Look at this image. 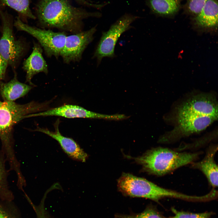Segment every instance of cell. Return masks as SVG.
<instances>
[{
    "mask_svg": "<svg viewBox=\"0 0 218 218\" xmlns=\"http://www.w3.org/2000/svg\"><path fill=\"white\" fill-rule=\"evenodd\" d=\"M193 113L218 117V102L210 93L193 94L184 100L176 110L174 118Z\"/></svg>",
    "mask_w": 218,
    "mask_h": 218,
    "instance_id": "obj_8",
    "label": "cell"
},
{
    "mask_svg": "<svg viewBox=\"0 0 218 218\" xmlns=\"http://www.w3.org/2000/svg\"><path fill=\"white\" fill-rule=\"evenodd\" d=\"M36 11L42 28H56L73 34L83 31L84 19L101 16L98 12H89L74 7L69 0H40Z\"/></svg>",
    "mask_w": 218,
    "mask_h": 218,
    "instance_id": "obj_1",
    "label": "cell"
},
{
    "mask_svg": "<svg viewBox=\"0 0 218 218\" xmlns=\"http://www.w3.org/2000/svg\"><path fill=\"white\" fill-rule=\"evenodd\" d=\"M217 119L218 117L202 115L176 120L173 129L162 136L159 141L162 143H170L182 138L199 133Z\"/></svg>",
    "mask_w": 218,
    "mask_h": 218,
    "instance_id": "obj_7",
    "label": "cell"
},
{
    "mask_svg": "<svg viewBox=\"0 0 218 218\" xmlns=\"http://www.w3.org/2000/svg\"><path fill=\"white\" fill-rule=\"evenodd\" d=\"M115 218H165L155 206L149 204L142 212L130 214L116 213Z\"/></svg>",
    "mask_w": 218,
    "mask_h": 218,
    "instance_id": "obj_19",
    "label": "cell"
},
{
    "mask_svg": "<svg viewBox=\"0 0 218 218\" xmlns=\"http://www.w3.org/2000/svg\"><path fill=\"white\" fill-rule=\"evenodd\" d=\"M200 153L178 152L163 147L154 148L142 156L133 158L148 173L162 176L183 166L190 164L197 159Z\"/></svg>",
    "mask_w": 218,
    "mask_h": 218,
    "instance_id": "obj_3",
    "label": "cell"
},
{
    "mask_svg": "<svg viewBox=\"0 0 218 218\" xmlns=\"http://www.w3.org/2000/svg\"><path fill=\"white\" fill-rule=\"evenodd\" d=\"M171 210L174 215L167 217H165V218H210L215 213L211 211L193 213L179 211L173 207H171Z\"/></svg>",
    "mask_w": 218,
    "mask_h": 218,
    "instance_id": "obj_21",
    "label": "cell"
},
{
    "mask_svg": "<svg viewBox=\"0 0 218 218\" xmlns=\"http://www.w3.org/2000/svg\"><path fill=\"white\" fill-rule=\"evenodd\" d=\"M8 65L7 62L0 53V80L5 78Z\"/></svg>",
    "mask_w": 218,
    "mask_h": 218,
    "instance_id": "obj_25",
    "label": "cell"
},
{
    "mask_svg": "<svg viewBox=\"0 0 218 218\" xmlns=\"http://www.w3.org/2000/svg\"><path fill=\"white\" fill-rule=\"evenodd\" d=\"M42 107V104L33 101L20 104L0 100L1 150L8 163L10 170L17 171L21 167L14 149V127L22 119L26 118L27 115L40 111Z\"/></svg>",
    "mask_w": 218,
    "mask_h": 218,
    "instance_id": "obj_2",
    "label": "cell"
},
{
    "mask_svg": "<svg viewBox=\"0 0 218 218\" xmlns=\"http://www.w3.org/2000/svg\"><path fill=\"white\" fill-rule=\"evenodd\" d=\"M96 31V27H94L88 30L67 36L60 55L63 61L69 64L80 61L85 49L93 41Z\"/></svg>",
    "mask_w": 218,
    "mask_h": 218,
    "instance_id": "obj_10",
    "label": "cell"
},
{
    "mask_svg": "<svg viewBox=\"0 0 218 218\" xmlns=\"http://www.w3.org/2000/svg\"><path fill=\"white\" fill-rule=\"evenodd\" d=\"M14 26L18 30L26 32L36 38L48 57L58 58L60 56L67 36L65 32L31 26L23 22L19 17L15 20Z\"/></svg>",
    "mask_w": 218,
    "mask_h": 218,
    "instance_id": "obj_5",
    "label": "cell"
},
{
    "mask_svg": "<svg viewBox=\"0 0 218 218\" xmlns=\"http://www.w3.org/2000/svg\"><path fill=\"white\" fill-rule=\"evenodd\" d=\"M32 88L31 85L19 81L16 75L8 82L0 81V94L3 101L14 102L27 94Z\"/></svg>",
    "mask_w": 218,
    "mask_h": 218,
    "instance_id": "obj_15",
    "label": "cell"
},
{
    "mask_svg": "<svg viewBox=\"0 0 218 218\" xmlns=\"http://www.w3.org/2000/svg\"><path fill=\"white\" fill-rule=\"evenodd\" d=\"M46 197V194H45L41 203L38 206L34 204L31 200L28 201L35 212L36 218H53L49 215L45 208L44 202Z\"/></svg>",
    "mask_w": 218,
    "mask_h": 218,
    "instance_id": "obj_23",
    "label": "cell"
},
{
    "mask_svg": "<svg viewBox=\"0 0 218 218\" xmlns=\"http://www.w3.org/2000/svg\"><path fill=\"white\" fill-rule=\"evenodd\" d=\"M217 150V146H211L202 160L190 164L192 168L199 170L204 174L213 189L218 186V166L214 160V156Z\"/></svg>",
    "mask_w": 218,
    "mask_h": 218,
    "instance_id": "obj_14",
    "label": "cell"
},
{
    "mask_svg": "<svg viewBox=\"0 0 218 218\" xmlns=\"http://www.w3.org/2000/svg\"><path fill=\"white\" fill-rule=\"evenodd\" d=\"M6 159L2 150L0 151V199L11 202L14 199L8 181V172L5 167Z\"/></svg>",
    "mask_w": 218,
    "mask_h": 218,
    "instance_id": "obj_18",
    "label": "cell"
},
{
    "mask_svg": "<svg viewBox=\"0 0 218 218\" xmlns=\"http://www.w3.org/2000/svg\"><path fill=\"white\" fill-rule=\"evenodd\" d=\"M119 191L130 197L149 199L157 203L166 198L178 199V192L159 186L144 178L129 173H123L117 181Z\"/></svg>",
    "mask_w": 218,
    "mask_h": 218,
    "instance_id": "obj_4",
    "label": "cell"
},
{
    "mask_svg": "<svg viewBox=\"0 0 218 218\" xmlns=\"http://www.w3.org/2000/svg\"><path fill=\"white\" fill-rule=\"evenodd\" d=\"M218 3L216 0H208L196 16L195 21L198 26L214 27L218 24Z\"/></svg>",
    "mask_w": 218,
    "mask_h": 218,
    "instance_id": "obj_16",
    "label": "cell"
},
{
    "mask_svg": "<svg viewBox=\"0 0 218 218\" xmlns=\"http://www.w3.org/2000/svg\"><path fill=\"white\" fill-rule=\"evenodd\" d=\"M0 202V218H18L15 215Z\"/></svg>",
    "mask_w": 218,
    "mask_h": 218,
    "instance_id": "obj_24",
    "label": "cell"
},
{
    "mask_svg": "<svg viewBox=\"0 0 218 218\" xmlns=\"http://www.w3.org/2000/svg\"><path fill=\"white\" fill-rule=\"evenodd\" d=\"M4 4L15 10L22 16L35 19L30 8V0H2Z\"/></svg>",
    "mask_w": 218,
    "mask_h": 218,
    "instance_id": "obj_20",
    "label": "cell"
},
{
    "mask_svg": "<svg viewBox=\"0 0 218 218\" xmlns=\"http://www.w3.org/2000/svg\"><path fill=\"white\" fill-rule=\"evenodd\" d=\"M181 0H146L147 5L154 13L170 16L179 10Z\"/></svg>",
    "mask_w": 218,
    "mask_h": 218,
    "instance_id": "obj_17",
    "label": "cell"
},
{
    "mask_svg": "<svg viewBox=\"0 0 218 218\" xmlns=\"http://www.w3.org/2000/svg\"><path fill=\"white\" fill-rule=\"evenodd\" d=\"M138 18L126 14L112 25L108 31L102 32L93 55L98 64L104 57H114L115 47L118 39L123 33L131 28L130 24Z\"/></svg>",
    "mask_w": 218,
    "mask_h": 218,
    "instance_id": "obj_6",
    "label": "cell"
},
{
    "mask_svg": "<svg viewBox=\"0 0 218 218\" xmlns=\"http://www.w3.org/2000/svg\"><path fill=\"white\" fill-rule=\"evenodd\" d=\"M42 49L40 45L34 44L32 52L23 63V68L25 71L26 81L31 85L33 77L40 72L48 73V65L42 55Z\"/></svg>",
    "mask_w": 218,
    "mask_h": 218,
    "instance_id": "obj_13",
    "label": "cell"
},
{
    "mask_svg": "<svg viewBox=\"0 0 218 218\" xmlns=\"http://www.w3.org/2000/svg\"><path fill=\"white\" fill-rule=\"evenodd\" d=\"M0 14L2 22V33L0 39V53L8 64L14 67L24 52V45L20 40L15 39L10 17L0 9Z\"/></svg>",
    "mask_w": 218,
    "mask_h": 218,
    "instance_id": "obj_9",
    "label": "cell"
},
{
    "mask_svg": "<svg viewBox=\"0 0 218 218\" xmlns=\"http://www.w3.org/2000/svg\"><path fill=\"white\" fill-rule=\"evenodd\" d=\"M52 116L68 118H85L116 121L124 120L125 118V115L123 114H104L87 110L77 105L69 104L53 108L43 112L30 114L27 115V118Z\"/></svg>",
    "mask_w": 218,
    "mask_h": 218,
    "instance_id": "obj_11",
    "label": "cell"
},
{
    "mask_svg": "<svg viewBox=\"0 0 218 218\" xmlns=\"http://www.w3.org/2000/svg\"><path fill=\"white\" fill-rule=\"evenodd\" d=\"M208 0H187V10L191 14L196 15Z\"/></svg>",
    "mask_w": 218,
    "mask_h": 218,
    "instance_id": "obj_22",
    "label": "cell"
},
{
    "mask_svg": "<svg viewBox=\"0 0 218 218\" xmlns=\"http://www.w3.org/2000/svg\"><path fill=\"white\" fill-rule=\"evenodd\" d=\"M59 122L58 120L54 124V131L39 127H37L34 130L42 132L56 140L64 151L73 160L85 162L88 157V154L73 139L61 135L58 128Z\"/></svg>",
    "mask_w": 218,
    "mask_h": 218,
    "instance_id": "obj_12",
    "label": "cell"
}]
</instances>
